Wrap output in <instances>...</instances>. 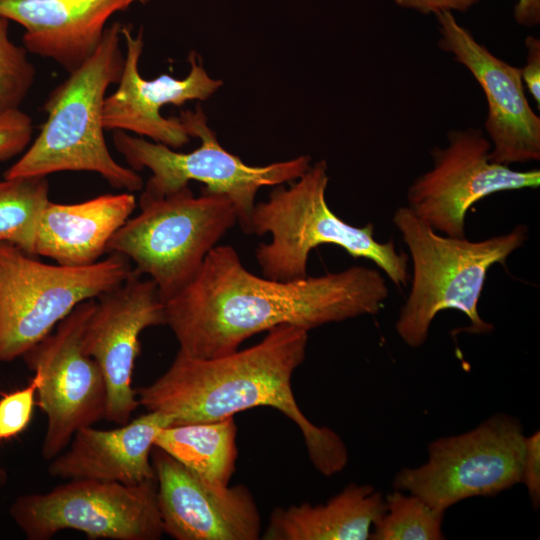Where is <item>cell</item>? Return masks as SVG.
I'll return each instance as SVG.
<instances>
[{
  "label": "cell",
  "mask_w": 540,
  "mask_h": 540,
  "mask_svg": "<svg viewBox=\"0 0 540 540\" xmlns=\"http://www.w3.org/2000/svg\"><path fill=\"white\" fill-rule=\"evenodd\" d=\"M441 50L465 67L487 104L485 135L490 159L510 166L540 159V117L531 108L520 68L495 56L450 11L435 15Z\"/></svg>",
  "instance_id": "obj_14"
},
{
  "label": "cell",
  "mask_w": 540,
  "mask_h": 540,
  "mask_svg": "<svg viewBox=\"0 0 540 540\" xmlns=\"http://www.w3.org/2000/svg\"><path fill=\"white\" fill-rule=\"evenodd\" d=\"M526 58L520 67L525 90L540 107V39L529 35L525 38Z\"/></svg>",
  "instance_id": "obj_28"
},
{
  "label": "cell",
  "mask_w": 540,
  "mask_h": 540,
  "mask_svg": "<svg viewBox=\"0 0 540 540\" xmlns=\"http://www.w3.org/2000/svg\"><path fill=\"white\" fill-rule=\"evenodd\" d=\"M83 334L84 352L98 364L106 385L105 419L117 425L130 421L140 406L133 371L143 330L165 325L164 301L152 279L134 268L117 287L97 297Z\"/></svg>",
  "instance_id": "obj_13"
},
{
  "label": "cell",
  "mask_w": 540,
  "mask_h": 540,
  "mask_svg": "<svg viewBox=\"0 0 540 540\" xmlns=\"http://www.w3.org/2000/svg\"><path fill=\"white\" fill-rule=\"evenodd\" d=\"M95 299L78 304L23 360L40 378L37 404L46 415L42 457L51 461L82 427L105 418L107 392L97 362L84 352L83 334Z\"/></svg>",
  "instance_id": "obj_11"
},
{
  "label": "cell",
  "mask_w": 540,
  "mask_h": 540,
  "mask_svg": "<svg viewBox=\"0 0 540 540\" xmlns=\"http://www.w3.org/2000/svg\"><path fill=\"white\" fill-rule=\"evenodd\" d=\"M389 290L381 273L353 266L320 276L278 281L248 271L230 245H216L181 291L164 301L165 325L179 351L216 358L280 325L307 331L383 307Z\"/></svg>",
  "instance_id": "obj_1"
},
{
  "label": "cell",
  "mask_w": 540,
  "mask_h": 540,
  "mask_svg": "<svg viewBox=\"0 0 540 540\" xmlns=\"http://www.w3.org/2000/svg\"><path fill=\"white\" fill-rule=\"evenodd\" d=\"M394 225L412 260L409 295L401 307L395 329L412 348L422 346L435 316L447 309L466 315L470 334H487L493 325L484 321L478 303L489 269L520 248L528 238L525 225L480 241L441 235L406 206L393 215Z\"/></svg>",
  "instance_id": "obj_4"
},
{
  "label": "cell",
  "mask_w": 540,
  "mask_h": 540,
  "mask_svg": "<svg viewBox=\"0 0 540 540\" xmlns=\"http://www.w3.org/2000/svg\"><path fill=\"white\" fill-rule=\"evenodd\" d=\"M479 1L480 0H393V2L401 8L413 10L424 15H436L443 11H450L452 13L466 12Z\"/></svg>",
  "instance_id": "obj_29"
},
{
  "label": "cell",
  "mask_w": 540,
  "mask_h": 540,
  "mask_svg": "<svg viewBox=\"0 0 540 540\" xmlns=\"http://www.w3.org/2000/svg\"><path fill=\"white\" fill-rule=\"evenodd\" d=\"M31 117L18 108L0 109V163L23 153L31 143Z\"/></svg>",
  "instance_id": "obj_26"
},
{
  "label": "cell",
  "mask_w": 540,
  "mask_h": 540,
  "mask_svg": "<svg viewBox=\"0 0 540 540\" xmlns=\"http://www.w3.org/2000/svg\"><path fill=\"white\" fill-rule=\"evenodd\" d=\"M385 511V500L370 485L351 483L326 504L303 503L273 510L266 540H366Z\"/></svg>",
  "instance_id": "obj_20"
},
{
  "label": "cell",
  "mask_w": 540,
  "mask_h": 540,
  "mask_svg": "<svg viewBox=\"0 0 540 540\" xmlns=\"http://www.w3.org/2000/svg\"><path fill=\"white\" fill-rule=\"evenodd\" d=\"M151 0H0V16L24 28L23 47L71 73L98 48L109 19Z\"/></svg>",
  "instance_id": "obj_17"
},
{
  "label": "cell",
  "mask_w": 540,
  "mask_h": 540,
  "mask_svg": "<svg viewBox=\"0 0 540 540\" xmlns=\"http://www.w3.org/2000/svg\"><path fill=\"white\" fill-rule=\"evenodd\" d=\"M46 176L3 178L0 181V242L34 256L36 233L49 202Z\"/></svg>",
  "instance_id": "obj_22"
},
{
  "label": "cell",
  "mask_w": 540,
  "mask_h": 540,
  "mask_svg": "<svg viewBox=\"0 0 540 540\" xmlns=\"http://www.w3.org/2000/svg\"><path fill=\"white\" fill-rule=\"evenodd\" d=\"M140 213L110 239L107 253L126 256L156 284L163 301L195 277L207 254L238 223L225 195L194 196L186 186L162 198L140 195Z\"/></svg>",
  "instance_id": "obj_6"
},
{
  "label": "cell",
  "mask_w": 540,
  "mask_h": 540,
  "mask_svg": "<svg viewBox=\"0 0 540 540\" xmlns=\"http://www.w3.org/2000/svg\"><path fill=\"white\" fill-rule=\"evenodd\" d=\"M385 511L374 523L369 539L441 540L444 513L414 494L394 490L387 495Z\"/></svg>",
  "instance_id": "obj_23"
},
{
  "label": "cell",
  "mask_w": 540,
  "mask_h": 540,
  "mask_svg": "<svg viewBox=\"0 0 540 540\" xmlns=\"http://www.w3.org/2000/svg\"><path fill=\"white\" fill-rule=\"evenodd\" d=\"M172 420L157 411L130 420L114 429L93 425L75 432L72 440L53 458L48 472L63 479H95L127 485L155 479L151 453L161 429Z\"/></svg>",
  "instance_id": "obj_18"
},
{
  "label": "cell",
  "mask_w": 540,
  "mask_h": 540,
  "mask_svg": "<svg viewBox=\"0 0 540 540\" xmlns=\"http://www.w3.org/2000/svg\"><path fill=\"white\" fill-rule=\"evenodd\" d=\"M9 514L29 540H48L63 530L111 540H158L164 534L156 479L134 485L70 479L48 492L19 496Z\"/></svg>",
  "instance_id": "obj_10"
},
{
  "label": "cell",
  "mask_w": 540,
  "mask_h": 540,
  "mask_svg": "<svg viewBox=\"0 0 540 540\" xmlns=\"http://www.w3.org/2000/svg\"><path fill=\"white\" fill-rule=\"evenodd\" d=\"M513 17L523 27H534L540 23V0H517Z\"/></svg>",
  "instance_id": "obj_30"
},
{
  "label": "cell",
  "mask_w": 540,
  "mask_h": 540,
  "mask_svg": "<svg viewBox=\"0 0 540 540\" xmlns=\"http://www.w3.org/2000/svg\"><path fill=\"white\" fill-rule=\"evenodd\" d=\"M154 446L213 483L228 485L235 471L238 452L233 417L165 427L158 433Z\"/></svg>",
  "instance_id": "obj_21"
},
{
  "label": "cell",
  "mask_w": 540,
  "mask_h": 540,
  "mask_svg": "<svg viewBox=\"0 0 540 540\" xmlns=\"http://www.w3.org/2000/svg\"><path fill=\"white\" fill-rule=\"evenodd\" d=\"M529 493L534 509L540 505V432L525 436L521 480Z\"/></svg>",
  "instance_id": "obj_27"
},
{
  "label": "cell",
  "mask_w": 540,
  "mask_h": 540,
  "mask_svg": "<svg viewBox=\"0 0 540 540\" xmlns=\"http://www.w3.org/2000/svg\"><path fill=\"white\" fill-rule=\"evenodd\" d=\"M179 118L191 138L201 141L198 148L188 153L122 130L113 132V144L130 168L135 171L147 168L152 173L141 196L162 198L188 186L190 181L201 182L206 186L204 192L225 195L231 200L238 224L246 234L251 232L259 189L292 182L311 165L308 155L264 166L245 164L220 145L200 106L194 111L182 110Z\"/></svg>",
  "instance_id": "obj_7"
},
{
  "label": "cell",
  "mask_w": 540,
  "mask_h": 540,
  "mask_svg": "<svg viewBox=\"0 0 540 540\" xmlns=\"http://www.w3.org/2000/svg\"><path fill=\"white\" fill-rule=\"evenodd\" d=\"M7 479V472L5 468L0 464V489L5 486V484L7 483Z\"/></svg>",
  "instance_id": "obj_31"
},
{
  "label": "cell",
  "mask_w": 540,
  "mask_h": 540,
  "mask_svg": "<svg viewBox=\"0 0 540 540\" xmlns=\"http://www.w3.org/2000/svg\"><path fill=\"white\" fill-rule=\"evenodd\" d=\"M39 382V375L34 373L25 387L1 393L0 443L15 438L29 426L36 405Z\"/></svg>",
  "instance_id": "obj_25"
},
{
  "label": "cell",
  "mask_w": 540,
  "mask_h": 540,
  "mask_svg": "<svg viewBox=\"0 0 540 540\" xmlns=\"http://www.w3.org/2000/svg\"><path fill=\"white\" fill-rule=\"evenodd\" d=\"M9 22L0 16V109L20 107L36 77L27 50L9 38Z\"/></svg>",
  "instance_id": "obj_24"
},
{
  "label": "cell",
  "mask_w": 540,
  "mask_h": 540,
  "mask_svg": "<svg viewBox=\"0 0 540 540\" xmlns=\"http://www.w3.org/2000/svg\"><path fill=\"white\" fill-rule=\"evenodd\" d=\"M524 450L518 419L497 414L473 430L432 441L428 460L400 470L393 487L445 513L464 499L494 496L519 483Z\"/></svg>",
  "instance_id": "obj_9"
},
{
  "label": "cell",
  "mask_w": 540,
  "mask_h": 540,
  "mask_svg": "<svg viewBox=\"0 0 540 540\" xmlns=\"http://www.w3.org/2000/svg\"><path fill=\"white\" fill-rule=\"evenodd\" d=\"M132 271L130 260L116 253L68 267L0 242V365L22 357L78 304L122 284Z\"/></svg>",
  "instance_id": "obj_8"
},
{
  "label": "cell",
  "mask_w": 540,
  "mask_h": 540,
  "mask_svg": "<svg viewBox=\"0 0 540 540\" xmlns=\"http://www.w3.org/2000/svg\"><path fill=\"white\" fill-rule=\"evenodd\" d=\"M135 206L134 195L127 191L74 204L49 201L39 221L34 256L62 266H90L107 253L110 239Z\"/></svg>",
  "instance_id": "obj_19"
},
{
  "label": "cell",
  "mask_w": 540,
  "mask_h": 540,
  "mask_svg": "<svg viewBox=\"0 0 540 540\" xmlns=\"http://www.w3.org/2000/svg\"><path fill=\"white\" fill-rule=\"evenodd\" d=\"M328 182V165L320 160L290 186H275L267 201L255 205L250 234L271 235V241L255 251L263 276L278 281L304 278L310 252L332 244L354 258L372 261L395 286H406L407 255L396 250L393 240L377 241L372 223L353 226L332 212L326 201Z\"/></svg>",
  "instance_id": "obj_5"
},
{
  "label": "cell",
  "mask_w": 540,
  "mask_h": 540,
  "mask_svg": "<svg viewBox=\"0 0 540 540\" xmlns=\"http://www.w3.org/2000/svg\"><path fill=\"white\" fill-rule=\"evenodd\" d=\"M151 461L164 533L177 540L260 538L259 511L246 486L210 482L156 446Z\"/></svg>",
  "instance_id": "obj_15"
},
{
  "label": "cell",
  "mask_w": 540,
  "mask_h": 540,
  "mask_svg": "<svg viewBox=\"0 0 540 540\" xmlns=\"http://www.w3.org/2000/svg\"><path fill=\"white\" fill-rule=\"evenodd\" d=\"M491 143L476 128L447 133L444 147L431 152L432 167L407 189L406 207L435 231L465 237V219L477 201L499 192L535 189L539 169L514 170L490 159Z\"/></svg>",
  "instance_id": "obj_12"
},
{
  "label": "cell",
  "mask_w": 540,
  "mask_h": 540,
  "mask_svg": "<svg viewBox=\"0 0 540 540\" xmlns=\"http://www.w3.org/2000/svg\"><path fill=\"white\" fill-rule=\"evenodd\" d=\"M307 342L306 329L280 325L256 345L224 356L204 359L178 351L158 379L136 389L139 404L167 415L172 425L215 422L255 407L274 408L298 426L314 467L331 476L346 466V446L333 430L306 418L291 387Z\"/></svg>",
  "instance_id": "obj_2"
},
{
  "label": "cell",
  "mask_w": 540,
  "mask_h": 540,
  "mask_svg": "<svg viewBox=\"0 0 540 540\" xmlns=\"http://www.w3.org/2000/svg\"><path fill=\"white\" fill-rule=\"evenodd\" d=\"M121 33L126 46L124 66L117 89L104 100V129L133 132L175 150L183 147L191 139L185 124L179 116L163 117L160 109L167 104L182 106L188 101L206 100L223 82L209 76L195 52L189 54L191 68L185 78L162 74L146 80L139 72L142 30L133 35L129 26L122 25Z\"/></svg>",
  "instance_id": "obj_16"
},
{
  "label": "cell",
  "mask_w": 540,
  "mask_h": 540,
  "mask_svg": "<svg viewBox=\"0 0 540 540\" xmlns=\"http://www.w3.org/2000/svg\"><path fill=\"white\" fill-rule=\"evenodd\" d=\"M121 29L119 22L107 26L93 55L50 91L43 105L47 118L38 136L3 178L87 171L101 175L116 189L143 188L142 177L111 155L102 123L106 92L123 71Z\"/></svg>",
  "instance_id": "obj_3"
}]
</instances>
